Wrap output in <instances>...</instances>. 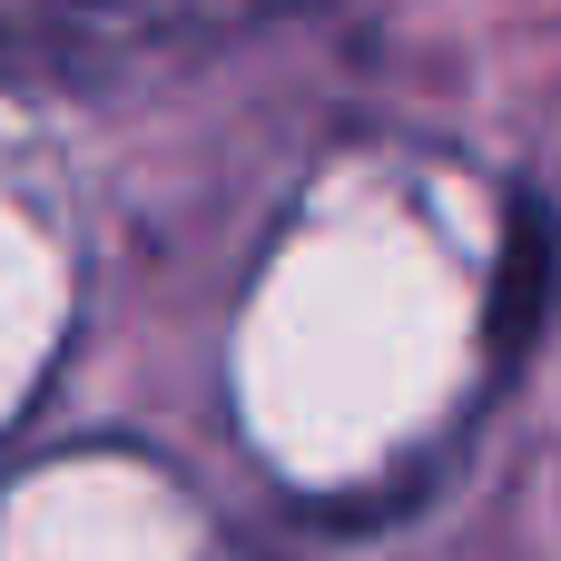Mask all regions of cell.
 Listing matches in <instances>:
<instances>
[{
  "instance_id": "6da1fadb",
  "label": "cell",
  "mask_w": 561,
  "mask_h": 561,
  "mask_svg": "<svg viewBox=\"0 0 561 561\" xmlns=\"http://www.w3.org/2000/svg\"><path fill=\"white\" fill-rule=\"evenodd\" d=\"M49 10L89 39H217L266 10H296V0H49Z\"/></svg>"
}]
</instances>
